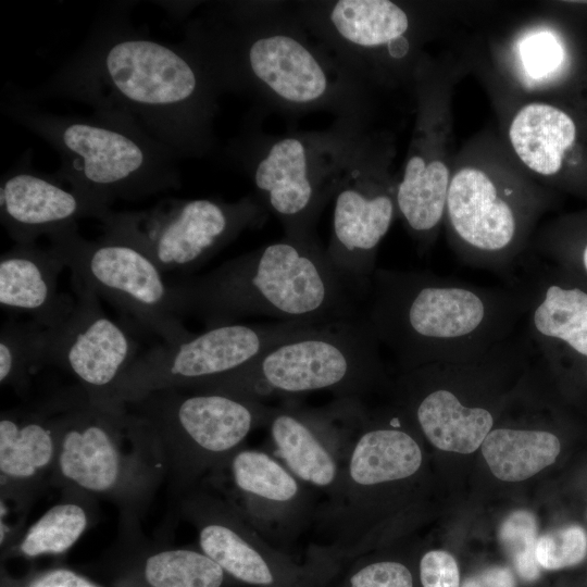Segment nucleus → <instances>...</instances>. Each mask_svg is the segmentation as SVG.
<instances>
[{"instance_id": "36", "label": "nucleus", "mask_w": 587, "mask_h": 587, "mask_svg": "<svg viewBox=\"0 0 587 587\" xmlns=\"http://www.w3.org/2000/svg\"><path fill=\"white\" fill-rule=\"evenodd\" d=\"M27 587H99L96 584L89 582L85 577L77 573L66 570L57 569L46 572L33 580H30Z\"/></svg>"}, {"instance_id": "37", "label": "nucleus", "mask_w": 587, "mask_h": 587, "mask_svg": "<svg viewBox=\"0 0 587 587\" xmlns=\"http://www.w3.org/2000/svg\"><path fill=\"white\" fill-rule=\"evenodd\" d=\"M461 587H515V577L507 566H490L467 577Z\"/></svg>"}, {"instance_id": "35", "label": "nucleus", "mask_w": 587, "mask_h": 587, "mask_svg": "<svg viewBox=\"0 0 587 587\" xmlns=\"http://www.w3.org/2000/svg\"><path fill=\"white\" fill-rule=\"evenodd\" d=\"M419 579L421 587H460L458 563L445 550H429L420 559Z\"/></svg>"}, {"instance_id": "10", "label": "nucleus", "mask_w": 587, "mask_h": 587, "mask_svg": "<svg viewBox=\"0 0 587 587\" xmlns=\"http://www.w3.org/2000/svg\"><path fill=\"white\" fill-rule=\"evenodd\" d=\"M261 208L250 198L165 199L143 211H109L102 229L145 251L164 272L190 273L259 222Z\"/></svg>"}, {"instance_id": "11", "label": "nucleus", "mask_w": 587, "mask_h": 587, "mask_svg": "<svg viewBox=\"0 0 587 587\" xmlns=\"http://www.w3.org/2000/svg\"><path fill=\"white\" fill-rule=\"evenodd\" d=\"M183 516L197 530L199 549L233 579L255 587H325L324 573L310 560L266 541L226 498L203 486L179 498Z\"/></svg>"}, {"instance_id": "14", "label": "nucleus", "mask_w": 587, "mask_h": 587, "mask_svg": "<svg viewBox=\"0 0 587 587\" xmlns=\"http://www.w3.org/2000/svg\"><path fill=\"white\" fill-rule=\"evenodd\" d=\"M348 399L322 409L272 407L266 426L273 455L298 479L325 495L338 490L348 450Z\"/></svg>"}, {"instance_id": "9", "label": "nucleus", "mask_w": 587, "mask_h": 587, "mask_svg": "<svg viewBox=\"0 0 587 587\" xmlns=\"http://www.w3.org/2000/svg\"><path fill=\"white\" fill-rule=\"evenodd\" d=\"M315 325L298 322L234 323L207 328L178 344L155 346L135 360L118 382L116 408L163 389L189 390L233 373L265 350Z\"/></svg>"}, {"instance_id": "17", "label": "nucleus", "mask_w": 587, "mask_h": 587, "mask_svg": "<svg viewBox=\"0 0 587 587\" xmlns=\"http://www.w3.org/2000/svg\"><path fill=\"white\" fill-rule=\"evenodd\" d=\"M396 211V191L373 182H354L336 196L326 252L333 265L360 289L370 285L377 247Z\"/></svg>"}, {"instance_id": "22", "label": "nucleus", "mask_w": 587, "mask_h": 587, "mask_svg": "<svg viewBox=\"0 0 587 587\" xmlns=\"http://www.w3.org/2000/svg\"><path fill=\"white\" fill-rule=\"evenodd\" d=\"M425 128L413 145L396 188L397 210L417 237L429 236L445 216L451 170L444 123Z\"/></svg>"}, {"instance_id": "24", "label": "nucleus", "mask_w": 587, "mask_h": 587, "mask_svg": "<svg viewBox=\"0 0 587 587\" xmlns=\"http://www.w3.org/2000/svg\"><path fill=\"white\" fill-rule=\"evenodd\" d=\"M413 413L426 439L442 451L472 453L494 426V416L486 408L465 405L447 388L416 395Z\"/></svg>"}, {"instance_id": "33", "label": "nucleus", "mask_w": 587, "mask_h": 587, "mask_svg": "<svg viewBox=\"0 0 587 587\" xmlns=\"http://www.w3.org/2000/svg\"><path fill=\"white\" fill-rule=\"evenodd\" d=\"M517 54L523 73L535 82L554 76L565 61L561 40L548 29H534L522 37Z\"/></svg>"}, {"instance_id": "18", "label": "nucleus", "mask_w": 587, "mask_h": 587, "mask_svg": "<svg viewBox=\"0 0 587 587\" xmlns=\"http://www.w3.org/2000/svg\"><path fill=\"white\" fill-rule=\"evenodd\" d=\"M58 452L52 408L8 410L0 417L1 498L17 509L50 485Z\"/></svg>"}, {"instance_id": "29", "label": "nucleus", "mask_w": 587, "mask_h": 587, "mask_svg": "<svg viewBox=\"0 0 587 587\" xmlns=\"http://www.w3.org/2000/svg\"><path fill=\"white\" fill-rule=\"evenodd\" d=\"M227 574L200 549L173 548L150 554L143 577L150 587H224Z\"/></svg>"}, {"instance_id": "31", "label": "nucleus", "mask_w": 587, "mask_h": 587, "mask_svg": "<svg viewBox=\"0 0 587 587\" xmlns=\"http://www.w3.org/2000/svg\"><path fill=\"white\" fill-rule=\"evenodd\" d=\"M328 587H414V576L400 561L364 553L341 566Z\"/></svg>"}, {"instance_id": "27", "label": "nucleus", "mask_w": 587, "mask_h": 587, "mask_svg": "<svg viewBox=\"0 0 587 587\" xmlns=\"http://www.w3.org/2000/svg\"><path fill=\"white\" fill-rule=\"evenodd\" d=\"M329 17L340 37L362 48L388 45L401 38L410 26L407 12L388 0H340Z\"/></svg>"}, {"instance_id": "1", "label": "nucleus", "mask_w": 587, "mask_h": 587, "mask_svg": "<svg viewBox=\"0 0 587 587\" xmlns=\"http://www.w3.org/2000/svg\"><path fill=\"white\" fill-rule=\"evenodd\" d=\"M127 7L104 12L74 55L18 101L73 99L134 125L178 158L200 152L212 113V77L186 45L134 28Z\"/></svg>"}, {"instance_id": "8", "label": "nucleus", "mask_w": 587, "mask_h": 587, "mask_svg": "<svg viewBox=\"0 0 587 587\" xmlns=\"http://www.w3.org/2000/svg\"><path fill=\"white\" fill-rule=\"evenodd\" d=\"M64 258L72 277L90 288L140 325L163 339L178 344L193 334L177 314L171 283L164 272L127 238L103 229L95 240L78 233L77 224L48 236Z\"/></svg>"}, {"instance_id": "25", "label": "nucleus", "mask_w": 587, "mask_h": 587, "mask_svg": "<svg viewBox=\"0 0 587 587\" xmlns=\"http://www.w3.org/2000/svg\"><path fill=\"white\" fill-rule=\"evenodd\" d=\"M482 453L501 480L520 482L552 464L561 449L552 433L534 429H491L482 444Z\"/></svg>"}, {"instance_id": "34", "label": "nucleus", "mask_w": 587, "mask_h": 587, "mask_svg": "<svg viewBox=\"0 0 587 587\" xmlns=\"http://www.w3.org/2000/svg\"><path fill=\"white\" fill-rule=\"evenodd\" d=\"M587 554V533L578 525H570L538 538L536 559L545 570H561L580 563Z\"/></svg>"}, {"instance_id": "38", "label": "nucleus", "mask_w": 587, "mask_h": 587, "mask_svg": "<svg viewBox=\"0 0 587 587\" xmlns=\"http://www.w3.org/2000/svg\"><path fill=\"white\" fill-rule=\"evenodd\" d=\"M582 263H583V267L587 274V245L585 246L584 250H583V253H582Z\"/></svg>"}, {"instance_id": "32", "label": "nucleus", "mask_w": 587, "mask_h": 587, "mask_svg": "<svg viewBox=\"0 0 587 587\" xmlns=\"http://www.w3.org/2000/svg\"><path fill=\"white\" fill-rule=\"evenodd\" d=\"M537 521L524 510L512 512L502 522L499 538L519 575L527 582L538 578L540 566L536 559Z\"/></svg>"}, {"instance_id": "30", "label": "nucleus", "mask_w": 587, "mask_h": 587, "mask_svg": "<svg viewBox=\"0 0 587 587\" xmlns=\"http://www.w3.org/2000/svg\"><path fill=\"white\" fill-rule=\"evenodd\" d=\"M45 328L35 321L7 322L0 333V383L20 392L32 373L45 365Z\"/></svg>"}, {"instance_id": "7", "label": "nucleus", "mask_w": 587, "mask_h": 587, "mask_svg": "<svg viewBox=\"0 0 587 587\" xmlns=\"http://www.w3.org/2000/svg\"><path fill=\"white\" fill-rule=\"evenodd\" d=\"M51 408L58 452L50 485L65 495L113 501L136 515L163 474L126 409L96 407L84 392Z\"/></svg>"}, {"instance_id": "13", "label": "nucleus", "mask_w": 587, "mask_h": 587, "mask_svg": "<svg viewBox=\"0 0 587 587\" xmlns=\"http://www.w3.org/2000/svg\"><path fill=\"white\" fill-rule=\"evenodd\" d=\"M222 473L228 475L233 494L226 498L266 541L288 553L314 521L313 490L275 455L259 449L242 447Z\"/></svg>"}, {"instance_id": "4", "label": "nucleus", "mask_w": 587, "mask_h": 587, "mask_svg": "<svg viewBox=\"0 0 587 587\" xmlns=\"http://www.w3.org/2000/svg\"><path fill=\"white\" fill-rule=\"evenodd\" d=\"M3 111L58 152L63 182L104 205L179 187L178 157L118 117L53 114L17 100Z\"/></svg>"}, {"instance_id": "3", "label": "nucleus", "mask_w": 587, "mask_h": 587, "mask_svg": "<svg viewBox=\"0 0 587 587\" xmlns=\"http://www.w3.org/2000/svg\"><path fill=\"white\" fill-rule=\"evenodd\" d=\"M369 286L364 319L405 367L484 355L507 317L491 294L423 273L375 270Z\"/></svg>"}, {"instance_id": "5", "label": "nucleus", "mask_w": 587, "mask_h": 587, "mask_svg": "<svg viewBox=\"0 0 587 587\" xmlns=\"http://www.w3.org/2000/svg\"><path fill=\"white\" fill-rule=\"evenodd\" d=\"M125 408L179 498L217 477L272 411L259 400L183 389L154 391Z\"/></svg>"}, {"instance_id": "16", "label": "nucleus", "mask_w": 587, "mask_h": 587, "mask_svg": "<svg viewBox=\"0 0 587 587\" xmlns=\"http://www.w3.org/2000/svg\"><path fill=\"white\" fill-rule=\"evenodd\" d=\"M109 211L110 207L83 195L55 173L36 171L28 159L1 178L0 221L15 243H35L82 218L101 221Z\"/></svg>"}, {"instance_id": "20", "label": "nucleus", "mask_w": 587, "mask_h": 587, "mask_svg": "<svg viewBox=\"0 0 587 587\" xmlns=\"http://www.w3.org/2000/svg\"><path fill=\"white\" fill-rule=\"evenodd\" d=\"M253 180L268 207L284 222L287 237L312 239L309 228L322 196L303 142L297 138L275 142L258 163Z\"/></svg>"}, {"instance_id": "15", "label": "nucleus", "mask_w": 587, "mask_h": 587, "mask_svg": "<svg viewBox=\"0 0 587 587\" xmlns=\"http://www.w3.org/2000/svg\"><path fill=\"white\" fill-rule=\"evenodd\" d=\"M445 216L455 239L477 258H503L521 237L523 215L513 191L480 166L452 173Z\"/></svg>"}, {"instance_id": "23", "label": "nucleus", "mask_w": 587, "mask_h": 587, "mask_svg": "<svg viewBox=\"0 0 587 587\" xmlns=\"http://www.w3.org/2000/svg\"><path fill=\"white\" fill-rule=\"evenodd\" d=\"M509 140L519 160L541 176L557 174L566 151L576 139V126L563 110L544 102H530L514 114Z\"/></svg>"}, {"instance_id": "2", "label": "nucleus", "mask_w": 587, "mask_h": 587, "mask_svg": "<svg viewBox=\"0 0 587 587\" xmlns=\"http://www.w3.org/2000/svg\"><path fill=\"white\" fill-rule=\"evenodd\" d=\"M177 314L207 328L249 316L322 325L357 317V285L313 239L286 237L199 276L171 282Z\"/></svg>"}, {"instance_id": "12", "label": "nucleus", "mask_w": 587, "mask_h": 587, "mask_svg": "<svg viewBox=\"0 0 587 587\" xmlns=\"http://www.w3.org/2000/svg\"><path fill=\"white\" fill-rule=\"evenodd\" d=\"M72 279L76 297L71 312L58 325L45 328V365L73 375L91 404L122 412L125 408L114 405V392L138 358V344L107 316L90 288Z\"/></svg>"}, {"instance_id": "6", "label": "nucleus", "mask_w": 587, "mask_h": 587, "mask_svg": "<svg viewBox=\"0 0 587 587\" xmlns=\"http://www.w3.org/2000/svg\"><path fill=\"white\" fill-rule=\"evenodd\" d=\"M378 345L365 319L315 325L265 350L237 371L189 390L259 401L312 391L359 399L382 378Z\"/></svg>"}, {"instance_id": "26", "label": "nucleus", "mask_w": 587, "mask_h": 587, "mask_svg": "<svg viewBox=\"0 0 587 587\" xmlns=\"http://www.w3.org/2000/svg\"><path fill=\"white\" fill-rule=\"evenodd\" d=\"M537 341L562 345L587 358V292L578 287L547 286L530 315Z\"/></svg>"}, {"instance_id": "28", "label": "nucleus", "mask_w": 587, "mask_h": 587, "mask_svg": "<svg viewBox=\"0 0 587 587\" xmlns=\"http://www.w3.org/2000/svg\"><path fill=\"white\" fill-rule=\"evenodd\" d=\"M91 500L66 495V499L47 510L23 535L18 551L28 558L59 554L68 550L90 523Z\"/></svg>"}, {"instance_id": "21", "label": "nucleus", "mask_w": 587, "mask_h": 587, "mask_svg": "<svg viewBox=\"0 0 587 587\" xmlns=\"http://www.w3.org/2000/svg\"><path fill=\"white\" fill-rule=\"evenodd\" d=\"M190 37L241 49L248 72L277 97L298 104L321 99L328 88L327 75L312 52L294 37L280 34L260 36L243 43Z\"/></svg>"}, {"instance_id": "19", "label": "nucleus", "mask_w": 587, "mask_h": 587, "mask_svg": "<svg viewBox=\"0 0 587 587\" xmlns=\"http://www.w3.org/2000/svg\"><path fill=\"white\" fill-rule=\"evenodd\" d=\"M65 267L64 258L51 245L40 248L15 243L0 258L1 308L27 313L46 328L58 325L75 302V298L58 290Z\"/></svg>"}]
</instances>
